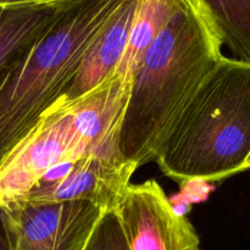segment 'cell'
Masks as SVG:
<instances>
[{
    "instance_id": "1",
    "label": "cell",
    "mask_w": 250,
    "mask_h": 250,
    "mask_svg": "<svg viewBox=\"0 0 250 250\" xmlns=\"http://www.w3.org/2000/svg\"><path fill=\"white\" fill-rule=\"evenodd\" d=\"M221 48L198 5L180 0L132 77L120 131L122 160L137 168L155 161L175 120L224 56Z\"/></svg>"
},
{
    "instance_id": "2",
    "label": "cell",
    "mask_w": 250,
    "mask_h": 250,
    "mask_svg": "<svg viewBox=\"0 0 250 250\" xmlns=\"http://www.w3.org/2000/svg\"><path fill=\"white\" fill-rule=\"evenodd\" d=\"M177 182L250 168V62L222 56L168 129L155 158Z\"/></svg>"
},
{
    "instance_id": "3",
    "label": "cell",
    "mask_w": 250,
    "mask_h": 250,
    "mask_svg": "<svg viewBox=\"0 0 250 250\" xmlns=\"http://www.w3.org/2000/svg\"><path fill=\"white\" fill-rule=\"evenodd\" d=\"M122 0H68L51 26L0 68V163L60 99Z\"/></svg>"
},
{
    "instance_id": "4",
    "label": "cell",
    "mask_w": 250,
    "mask_h": 250,
    "mask_svg": "<svg viewBox=\"0 0 250 250\" xmlns=\"http://www.w3.org/2000/svg\"><path fill=\"white\" fill-rule=\"evenodd\" d=\"M87 155L70 107L53 105L0 163V209L26 197L58 166Z\"/></svg>"
},
{
    "instance_id": "5",
    "label": "cell",
    "mask_w": 250,
    "mask_h": 250,
    "mask_svg": "<svg viewBox=\"0 0 250 250\" xmlns=\"http://www.w3.org/2000/svg\"><path fill=\"white\" fill-rule=\"evenodd\" d=\"M11 250H83L104 210L85 200L1 208Z\"/></svg>"
},
{
    "instance_id": "6",
    "label": "cell",
    "mask_w": 250,
    "mask_h": 250,
    "mask_svg": "<svg viewBox=\"0 0 250 250\" xmlns=\"http://www.w3.org/2000/svg\"><path fill=\"white\" fill-rule=\"evenodd\" d=\"M115 212L129 250H200L195 229L156 180L129 185Z\"/></svg>"
},
{
    "instance_id": "7",
    "label": "cell",
    "mask_w": 250,
    "mask_h": 250,
    "mask_svg": "<svg viewBox=\"0 0 250 250\" xmlns=\"http://www.w3.org/2000/svg\"><path fill=\"white\" fill-rule=\"evenodd\" d=\"M58 170V175L43 180L20 200L36 204L85 200L104 211L115 210L137 167L121 158L89 154Z\"/></svg>"
},
{
    "instance_id": "8",
    "label": "cell",
    "mask_w": 250,
    "mask_h": 250,
    "mask_svg": "<svg viewBox=\"0 0 250 250\" xmlns=\"http://www.w3.org/2000/svg\"><path fill=\"white\" fill-rule=\"evenodd\" d=\"M132 80L114 76L70 105L76 133L88 155L121 158L120 131ZM122 159V158H121Z\"/></svg>"
},
{
    "instance_id": "9",
    "label": "cell",
    "mask_w": 250,
    "mask_h": 250,
    "mask_svg": "<svg viewBox=\"0 0 250 250\" xmlns=\"http://www.w3.org/2000/svg\"><path fill=\"white\" fill-rule=\"evenodd\" d=\"M139 0H122L85 51L75 76L54 105L66 106L116 75Z\"/></svg>"
},
{
    "instance_id": "10",
    "label": "cell",
    "mask_w": 250,
    "mask_h": 250,
    "mask_svg": "<svg viewBox=\"0 0 250 250\" xmlns=\"http://www.w3.org/2000/svg\"><path fill=\"white\" fill-rule=\"evenodd\" d=\"M67 1L0 5V68L51 26Z\"/></svg>"
},
{
    "instance_id": "11",
    "label": "cell",
    "mask_w": 250,
    "mask_h": 250,
    "mask_svg": "<svg viewBox=\"0 0 250 250\" xmlns=\"http://www.w3.org/2000/svg\"><path fill=\"white\" fill-rule=\"evenodd\" d=\"M180 0H139L116 75L132 80L144 55L177 9Z\"/></svg>"
},
{
    "instance_id": "12",
    "label": "cell",
    "mask_w": 250,
    "mask_h": 250,
    "mask_svg": "<svg viewBox=\"0 0 250 250\" xmlns=\"http://www.w3.org/2000/svg\"><path fill=\"white\" fill-rule=\"evenodd\" d=\"M234 59L250 62V0H192Z\"/></svg>"
},
{
    "instance_id": "13",
    "label": "cell",
    "mask_w": 250,
    "mask_h": 250,
    "mask_svg": "<svg viewBox=\"0 0 250 250\" xmlns=\"http://www.w3.org/2000/svg\"><path fill=\"white\" fill-rule=\"evenodd\" d=\"M83 250H129L115 210L103 212Z\"/></svg>"
},
{
    "instance_id": "14",
    "label": "cell",
    "mask_w": 250,
    "mask_h": 250,
    "mask_svg": "<svg viewBox=\"0 0 250 250\" xmlns=\"http://www.w3.org/2000/svg\"><path fill=\"white\" fill-rule=\"evenodd\" d=\"M68 0H0V5H39V4H58Z\"/></svg>"
},
{
    "instance_id": "15",
    "label": "cell",
    "mask_w": 250,
    "mask_h": 250,
    "mask_svg": "<svg viewBox=\"0 0 250 250\" xmlns=\"http://www.w3.org/2000/svg\"><path fill=\"white\" fill-rule=\"evenodd\" d=\"M0 250H11L9 237H7V232L4 225V219H2L1 210H0Z\"/></svg>"
}]
</instances>
